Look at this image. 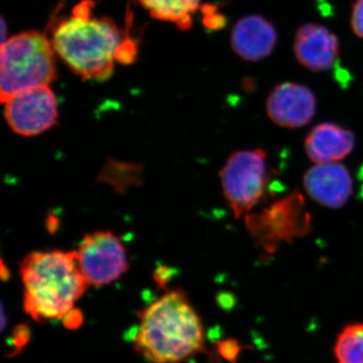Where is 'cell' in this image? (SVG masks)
<instances>
[{
    "instance_id": "cell-10",
    "label": "cell",
    "mask_w": 363,
    "mask_h": 363,
    "mask_svg": "<svg viewBox=\"0 0 363 363\" xmlns=\"http://www.w3.org/2000/svg\"><path fill=\"white\" fill-rule=\"evenodd\" d=\"M304 187L312 200L322 206L339 209L352 194L350 171L338 162L315 164L304 177Z\"/></svg>"
},
{
    "instance_id": "cell-4",
    "label": "cell",
    "mask_w": 363,
    "mask_h": 363,
    "mask_svg": "<svg viewBox=\"0 0 363 363\" xmlns=\"http://www.w3.org/2000/svg\"><path fill=\"white\" fill-rule=\"evenodd\" d=\"M55 52L51 40L42 33H21L6 40L0 55L1 101L51 84L57 76Z\"/></svg>"
},
{
    "instance_id": "cell-12",
    "label": "cell",
    "mask_w": 363,
    "mask_h": 363,
    "mask_svg": "<svg viewBox=\"0 0 363 363\" xmlns=\"http://www.w3.org/2000/svg\"><path fill=\"white\" fill-rule=\"evenodd\" d=\"M277 33L271 23L259 16L241 18L233 30L231 44L234 52L247 61H259L274 50Z\"/></svg>"
},
{
    "instance_id": "cell-8",
    "label": "cell",
    "mask_w": 363,
    "mask_h": 363,
    "mask_svg": "<svg viewBox=\"0 0 363 363\" xmlns=\"http://www.w3.org/2000/svg\"><path fill=\"white\" fill-rule=\"evenodd\" d=\"M4 104L9 128L20 135H42L58 121V101L49 86L23 91Z\"/></svg>"
},
{
    "instance_id": "cell-11",
    "label": "cell",
    "mask_w": 363,
    "mask_h": 363,
    "mask_svg": "<svg viewBox=\"0 0 363 363\" xmlns=\"http://www.w3.org/2000/svg\"><path fill=\"white\" fill-rule=\"evenodd\" d=\"M294 52L298 63L313 72L328 70L338 57L335 35L319 25H306L296 35Z\"/></svg>"
},
{
    "instance_id": "cell-18",
    "label": "cell",
    "mask_w": 363,
    "mask_h": 363,
    "mask_svg": "<svg viewBox=\"0 0 363 363\" xmlns=\"http://www.w3.org/2000/svg\"><path fill=\"white\" fill-rule=\"evenodd\" d=\"M351 26L358 37L363 39V0H357L353 6Z\"/></svg>"
},
{
    "instance_id": "cell-2",
    "label": "cell",
    "mask_w": 363,
    "mask_h": 363,
    "mask_svg": "<svg viewBox=\"0 0 363 363\" xmlns=\"http://www.w3.org/2000/svg\"><path fill=\"white\" fill-rule=\"evenodd\" d=\"M91 0L76 6L70 18L57 25L52 45L60 58L83 80L104 81L113 73L114 63L128 38L113 21L93 18Z\"/></svg>"
},
{
    "instance_id": "cell-16",
    "label": "cell",
    "mask_w": 363,
    "mask_h": 363,
    "mask_svg": "<svg viewBox=\"0 0 363 363\" xmlns=\"http://www.w3.org/2000/svg\"><path fill=\"white\" fill-rule=\"evenodd\" d=\"M241 350L242 346L236 339L229 338L218 342L219 354L228 362L236 363Z\"/></svg>"
},
{
    "instance_id": "cell-3",
    "label": "cell",
    "mask_w": 363,
    "mask_h": 363,
    "mask_svg": "<svg viewBox=\"0 0 363 363\" xmlns=\"http://www.w3.org/2000/svg\"><path fill=\"white\" fill-rule=\"evenodd\" d=\"M23 309L39 323L60 319L87 290L77 252H35L21 264Z\"/></svg>"
},
{
    "instance_id": "cell-7",
    "label": "cell",
    "mask_w": 363,
    "mask_h": 363,
    "mask_svg": "<svg viewBox=\"0 0 363 363\" xmlns=\"http://www.w3.org/2000/svg\"><path fill=\"white\" fill-rule=\"evenodd\" d=\"M76 252L79 267L89 285H109L130 269L126 248L111 231L87 234Z\"/></svg>"
},
{
    "instance_id": "cell-15",
    "label": "cell",
    "mask_w": 363,
    "mask_h": 363,
    "mask_svg": "<svg viewBox=\"0 0 363 363\" xmlns=\"http://www.w3.org/2000/svg\"><path fill=\"white\" fill-rule=\"evenodd\" d=\"M338 363H363V323L347 325L334 345Z\"/></svg>"
},
{
    "instance_id": "cell-1",
    "label": "cell",
    "mask_w": 363,
    "mask_h": 363,
    "mask_svg": "<svg viewBox=\"0 0 363 363\" xmlns=\"http://www.w3.org/2000/svg\"><path fill=\"white\" fill-rule=\"evenodd\" d=\"M138 318L133 347L147 363H183L205 350L201 319L184 291L164 294Z\"/></svg>"
},
{
    "instance_id": "cell-6",
    "label": "cell",
    "mask_w": 363,
    "mask_h": 363,
    "mask_svg": "<svg viewBox=\"0 0 363 363\" xmlns=\"http://www.w3.org/2000/svg\"><path fill=\"white\" fill-rule=\"evenodd\" d=\"M305 201L298 193L277 202L260 214L247 216L253 238L271 252L281 241L290 242L305 235L310 228V216L304 210Z\"/></svg>"
},
{
    "instance_id": "cell-5",
    "label": "cell",
    "mask_w": 363,
    "mask_h": 363,
    "mask_svg": "<svg viewBox=\"0 0 363 363\" xmlns=\"http://www.w3.org/2000/svg\"><path fill=\"white\" fill-rule=\"evenodd\" d=\"M267 152L262 149L233 152L221 169L224 197L235 218L247 215L266 193Z\"/></svg>"
},
{
    "instance_id": "cell-14",
    "label": "cell",
    "mask_w": 363,
    "mask_h": 363,
    "mask_svg": "<svg viewBox=\"0 0 363 363\" xmlns=\"http://www.w3.org/2000/svg\"><path fill=\"white\" fill-rule=\"evenodd\" d=\"M152 18L172 21L182 30L192 26V14L197 11L201 0H140Z\"/></svg>"
},
{
    "instance_id": "cell-19",
    "label": "cell",
    "mask_w": 363,
    "mask_h": 363,
    "mask_svg": "<svg viewBox=\"0 0 363 363\" xmlns=\"http://www.w3.org/2000/svg\"><path fill=\"white\" fill-rule=\"evenodd\" d=\"M64 326L69 330H75L78 329L83 323L82 313L77 309H72L63 317Z\"/></svg>"
},
{
    "instance_id": "cell-13",
    "label": "cell",
    "mask_w": 363,
    "mask_h": 363,
    "mask_svg": "<svg viewBox=\"0 0 363 363\" xmlns=\"http://www.w3.org/2000/svg\"><path fill=\"white\" fill-rule=\"evenodd\" d=\"M355 136L337 124L325 123L315 126L305 140L307 156L315 164L337 162L354 149Z\"/></svg>"
},
{
    "instance_id": "cell-9",
    "label": "cell",
    "mask_w": 363,
    "mask_h": 363,
    "mask_svg": "<svg viewBox=\"0 0 363 363\" xmlns=\"http://www.w3.org/2000/svg\"><path fill=\"white\" fill-rule=\"evenodd\" d=\"M267 112L272 123L281 128H303L316 113V98L304 85L281 83L267 97Z\"/></svg>"
},
{
    "instance_id": "cell-17",
    "label": "cell",
    "mask_w": 363,
    "mask_h": 363,
    "mask_svg": "<svg viewBox=\"0 0 363 363\" xmlns=\"http://www.w3.org/2000/svg\"><path fill=\"white\" fill-rule=\"evenodd\" d=\"M30 339V329L25 324L18 325L13 331V351L11 355H16L28 344Z\"/></svg>"
}]
</instances>
